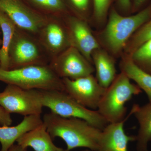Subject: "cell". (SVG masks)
<instances>
[{
    "label": "cell",
    "instance_id": "obj_1",
    "mask_svg": "<svg viewBox=\"0 0 151 151\" xmlns=\"http://www.w3.org/2000/svg\"><path fill=\"white\" fill-rule=\"evenodd\" d=\"M42 121L52 139L61 138L68 151L78 147L98 151L102 130L85 120L64 118L50 112L44 115Z\"/></svg>",
    "mask_w": 151,
    "mask_h": 151
},
{
    "label": "cell",
    "instance_id": "obj_2",
    "mask_svg": "<svg viewBox=\"0 0 151 151\" xmlns=\"http://www.w3.org/2000/svg\"><path fill=\"white\" fill-rule=\"evenodd\" d=\"M130 80L122 71L106 89L100 100L97 111L109 124L123 121L127 112L125 104L133 96L142 92L139 86Z\"/></svg>",
    "mask_w": 151,
    "mask_h": 151
},
{
    "label": "cell",
    "instance_id": "obj_3",
    "mask_svg": "<svg viewBox=\"0 0 151 151\" xmlns=\"http://www.w3.org/2000/svg\"><path fill=\"white\" fill-rule=\"evenodd\" d=\"M0 81L24 89L64 91L62 78L49 64L7 70L0 68Z\"/></svg>",
    "mask_w": 151,
    "mask_h": 151
},
{
    "label": "cell",
    "instance_id": "obj_4",
    "mask_svg": "<svg viewBox=\"0 0 151 151\" xmlns=\"http://www.w3.org/2000/svg\"><path fill=\"white\" fill-rule=\"evenodd\" d=\"M41 91L43 107L49 108L50 112L58 116L83 119L101 130L109 124L98 111L88 109L81 105L65 91Z\"/></svg>",
    "mask_w": 151,
    "mask_h": 151
},
{
    "label": "cell",
    "instance_id": "obj_5",
    "mask_svg": "<svg viewBox=\"0 0 151 151\" xmlns=\"http://www.w3.org/2000/svg\"><path fill=\"white\" fill-rule=\"evenodd\" d=\"M151 17V4L138 13L124 17L112 9L106 26L104 38L111 51L117 53L122 50L131 35Z\"/></svg>",
    "mask_w": 151,
    "mask_h": 151
},
{
    "label": "cell",
    "instance_id": "obj_6",
    "mask_svg": "<svg viewBox=\"0 0 151 151\" xmlns=\"http://www.w3.org/2000/svg\"><path fill=\"white\" fill-rule=\"evenodd\" d=\"M17 27L9 52V69L32 65H48L45 51L37 39Z\"/></svg>",
    "mask_w": 151,
    "mask_h": 151
},
{
    "label": "cell",
    "instance_id": "obj_7",
    "mask_svg": "<svg viewBox=\"0 0 151 151\" xmlns=\"http://www.w3.org/2000/svg\"><path fill=\"white\" fill-rule=\"evenodd\" d=\"M0 106L7 112L24 116L41 115L43 108L42 91L8 84L0 93Z\"/></svg>",
    "mask_w": 151,
    "mask_h": 151
},
{
    "label": "cell",
    "instance_id": "obj_8",
    "mask_svg": "<svg viewBox=\"0 0 151 151\" xmlns=\"http://www.w3.org/2000/svg\"><path fill=\"white\" fill-rule=\"evenodd\" d=\"M49 65L60 78L72 80L91 75L94 70L91 63L71 46L52 59Z\"/></svg>",
    "mask_w": 151,
    "mask_h": 151
},
{
    "label": "cell",
    "instance_id": "obj_9",
    "mask_svg": "<svg viewBox=\"0 0 151 151\" xmlns=\"http://www.w3.org/2000/svg\"><path fill=\"white\" fill-rule=\"evenodd\" d=\"M64 91L88 109H97L106 89L99 84L92 74L72 80L62 78Z\"/></svg>",
    "mask_w": 151,
    "mask_h": 151
},
{
    "label": "cell",
    "instance_id": "obj_10",
    "mask_svg": "<svg viewBox=\"0 0 151 151\" xmlns=\"http://www.w3.org/2000/svg\"><path fill=\"white\" fill-rule=\"evenodd\" d=\"M0 10L18 28L32 35H37L47 18L31 9L20 0H0Z\"/></svg>",
    "mask_w": 151,
    "mask_h": 151
},
{
    "label": "cell",
    "instance_id": "obj_11",
    "mask_svg": "<svg viewBox=\"0 0 151 151\" xmlns=\"http://www.w3.org/2000/svg\"><path fill=\"white\" fill-rule=\"evenodd\" d=\"M38 40L51 59L70 46L66 27L57 19L47 18L38 34Z\"/></svg>",
    "mask_w": 151,
    "mask_h": 151
},
{
    "label": "cell",
    "instance_id": "obj_12",
    "mask_svg": "<svg viewBox=\"0 0 151 151\" xmlns=\"http://www.w3.org/2000/svg\"><path fill=\"white\" fill-rule=\"evenodd\" d=\"M66 27L70 46L77 49L92 62V53L99 48V45L87 24L81 19L71 17L68 19Z\"/></svg>",
    "mask_w": 151,
    "mask_h": 151
},
{
    "label": "cell",
    "instance_id": "obj_13",
    "mask_svg": "<svg viewBox=\"0 0 151 151\" xmlns=\"http://www.w3.org/2000/svg\"><path fill=\"white\" fill-rule=\"evenodd\" d=\"M132 109L128 116L122 122L110 123L102 130L97 151H128L130 142L136 141V136H128L125 133V122L133 115Z\"/></svg>",
    "mask_w": 151,
    "mask_h": 151
},
{
    "label": "cell",
    "instance_id": "obj_14",
    "mask_svg": "<svg viewBox=\"0 0 151 151\" xmlns=\"http://www.w3.org/2000/svg\"><path fill=\"white\" fill-rule=\"evenodd\" d=\"M42 123L43 121L40 115H32L24 116L22 122L17 126L0 127L1 151H8L20 137Z\"/></svg>",
    "mask_w": 151,
    "mask_h": 151
},
{
    "label": "cell",
    "instance_id": "obj_15",
    "mask_svg": "<svg viewBox=\"0 0 151 151\" xmlns=\"http://www.w3.org/2000/svg\"><path fill=\"white\" fill-rule=\"evenodd\" d=\"M52 140L43 122L20 137L16 142L18 145L27 148L30 147L35 151H68L67 149L57 147Z\"/></svg>",
    "mask_w": 151,
    "mask_h": 151
},
{
    "label": "cell",
    "instance_id": "obj_16",
    "mask_svg": "<svg viewBox=\"0 0 151 151\" xmlns=\"http://www.w3.org/2000/svg\"><path fill=\"white\" fill-rule=\"evenodd\" d=\"M132 109L139 125L136 136L137 151H148V145L151 141V103L141 107L134 104Z\"/></svg>",
    "mask_w": 151,
    "mask_h": 151
},
{
    "label": "cell",
    "instance_id": "obj_17",
    "mask_svg": "<svg viewBox=\"0 0 151 151\" xmlns=\"http://www.w3.org/2000/svg\"><path fill=\"white\" fill-rule=\"evenodd\" d=\"M92 55L96 79L102 87L107 89L117 76L114 60L106 52L99 49L95 50Z\"/></svg>",
    "mask_w": 151,
    "mask_h": 151
},
{
    "label": "cell",
    "instance_id": "obj_18",
    "mask_svg": "<svg viewBox=\"0 0 151 151\" xmlns=\"http://www.w3.org/2000/svg\"><path fill=\"white\" fill-rule=\"evenodd\" d=\"M0 27L2 34V45L0 49V68L9 69V52L17 29L13 22L0 10Z\"/></svg>",
    "mask_w": 151,
    "mask_h": 151
},
{
    "label": "cell",
    "instance_id": "obj_19",
    "mask_svg": "<svg viewBox=\"0 0 151 151\" xmlns=\"http://www.w3.org/2000/svg\"><path fill=\"white\" fill-rule=\"evenodd\" d=\"M122 71L134 80L145 92L151 103V74L142 70L136 65L131 58L125 59L121 65Z\"/></svg>",
    "mask_w": 151,
    "mask_h": 151
},
{
    "label": "cell",
    "instance_id": "obj_20",
    "mask_svg": "<svg viewBox=\"0 0 151 151\" xmlns=\"http://www.w3.org/2000/svg\"><path fill=\"white\" fill-rule=\"evenodd\" d=\"M130 58L142 70L151 74V40L132 52Z\"/></svg>",
    "mask_w": 151,
    "mask_h": 151
},
{
    "label": "cell",
    "instance_id": "obj_21",
    "mask_svg": "<svg viewBox=\"0 0 151 151\" xmlns=\"http://www.w3.org/2000/svg\"><path fill=\"white\" fill-rule=\"evenodd\" d=\"M151 40V20L148 21L135 34L130 43L129 49L132 52L142 45Z\"/></svg>",
    "mask_w": 151,
    "mask_h": 151
},
{
    "label": "cell",
    "instance_id": "obj_22",
    "mask_svg": "<svg viewBox=\"0 0 151 151\" xmlns=\"http://www.w3.org/2000/svg\"><path fill=\"white\" fill-rule=\"evenodd\" d=\"M112 0H93L94 17L97 21H102L108 13Z\"/></svg>",
    "mask_w": 151,
    "mask_h": 151
},
{
    "label": "cell",
    "instance_id": "obj_23",
    "mask_svg": "<svg viewBox=\"0 0 151 151\" xmlns=\"http://www.w3.org/2000/svg\"><path fill=\"white\" fill-rule=\"evenodd\" d=\"M45 8L53 11H62L65 9L62 0H47Z\"/></svg>",
    "mask_w": 151,
    "mask_h": 151
},
{
    "label": "cell",
    "instance_id": "obj_24",
    "mask_svg": "<svg viewBox=\"0 0 151 151\" xmlns=\"http://www.w3.org/2000/svg\"><path fill=\"white\" fill-rule=\"evenodd\" d=\"M70 3L76 9L81 13L88 10L90 0H70Z\"/></svg>",
    "mask_w": 151,
    "mask_h": 151
},
{
    "label": "cell",
    "instance_id": "obj_25",
    "mask_svg": "<svg viewBox=\"0 0 151 151\" xmlns=\"http://www.w3.org/2000/svg\"><path fill=\"white\" fill-rule=\"evenodd\" d=\"M12 122L10 114L0 106V125L1 126H10Z\"/></svg>",
    "mask_w": 151,
    "mask_h": 151
},
{
    "label": "cell",
    "instance_id": "obj_26",
    "mask_svg": "<svg viewBox=\"0 0 151 151\" xmlns=\"http://www.w3.org/2000/svg\"><path fill=\"white\" fill-rule=\"evenodd\" d=\"M118 3L122 10L127 12L132 9L131 0H118Z\"/></svg>",
    "mask_w": 151,
    "mask_h": 151
},
{
    "label": "cell",
    "instance_id": "obj_27",
    "mask_svg": "<svg viewBox=\"0 0 151 151\" xmlns=\"http://www.w3.org/2000/svg\"><path fill=\"white\" fill-rule=\"evenodd\" d=\"M147 0H133L132 9L133 12H137L141 8Z\"/></svg>",
    "mask_w": 151,
    "mask_h": 151
},
{
    "label": "cell",
    "instance_id": "obj_28",
    "mask_svg": "<svg viewBox=\"0 0 151 151\" xmlns=\"http://www.w3.org/2000/svg\"><path fill=\"white\" fill-rule=\"evenodd\" d=\"M8 151H27V148L17 144L12 146Z\"/></svg>",
    "mask_w": 151,
    "mask_h": 151
},
{
    "label": "cell",
    "instance_id": "obj_29",
    "mask_svg": "<svg viewBox=\"0 0 151 151\" xmlns=\"http://www.w3.org/2000/svg\"><path fill=\"white\" fill-rule=\"evenodd\" d=\"M30 1L36 5L45 8L47 0H30Z\"/></svg>",
    "mask_w": 151,
    "mask_h": 151
},
{
    "label": "cell",
    "instance_id": "obj_30",
    "mask_svg": "<svg viewBox=\"0 0 151 151\" xmlns=\"http://www.w3.org/2000/svg\"><path fill=\"white\" fill-rule=\"evenodd\" d=\"M2 34L1 30V27H0V49L2 45V39L1 38V35Z\"/></svg>",
    "mask_w": 151,
    "mask_h": 151
},
{
    "label": "cell",
    "instance_id": "obj_31",
    "mask_svg": "<svg viewBox=\"0 0 151 151\" xmlns=\"http://www.w3.org/2000/svg\"><path fill=\"white\" fill-rule=\"evenodd\" d=\"M82 151H92V150H84Z\"/></svg>",
    "mask_w": 151,
    "mask_h": 151
}]
</instances>
